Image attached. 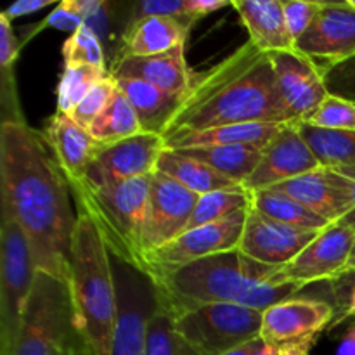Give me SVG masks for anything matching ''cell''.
Wrapping results in <instances>:
<instances>
[{"label":"cell","mask_w":355,"mask_h":355,"mask_svg":"<svg viewBox=\"0 0 355 355\" xmlns=\"http://www.w3.org/2000/svg\"><path fill=\"white\" fill-rule=\"evenodd\" d=\"M69 191L68 179L44 135L26 121H2V215L24 231L37 270L62 281H68L69 246L76 224Z\"/></svg>","instance_id":"cell-1"},{"label":"cell","mask_w":355,"mask_h":355,"mask_svg":"<svg viewBox=\"0 0 355 355\" xmlns=\"http://www.w3.org/2000/svg\"><path fill=\"white\" fill-rule=\"evenodd\" d=\"M243 123H293L281 99L270 55L250 40L194 76L163 139L177 132Z\"/></svg>","instance_id":"cell-2"},{"label":"cell","mask_w":355,"mask_h":355,"mask_svg":"<svg viewBox=\"0 0 355 355\" xmlns=\"http://www.w3.org/2000/svg\"><path fill=\"white\" fill-rule=\"evenodd\" d=\"M281 267H269L239 250L207 257L180 269L149 276L156 297L173 314L210 304H236L266 312L295 298L304 286L279 277Z\"/></svg>","instance_id":"cell-3"},{"label":"cell","mask_w":355,"mask_h":355,"mask_svg":"<svg viewBox=\"0 0 355 355\" xmlns=\"http://www.w3.org/2000/svg\"><path fill=\"white\" fill-rule=\"evenodd\" d=\"M68 284L76 333L96 355H111L118 315L113 263L94 222L76 210L68 259Z\"/></svg>","instance_id":"cell-4"},{"label":"cell","mask_w":355,"mask_h":355,"mask_svg":"<svg viewBox=\"0 0 355 355\" xmlns=\"http://www.w3.org/2000/svg\"><path fill=\"white\" fill-rule=\"evenodd\" d=\"M153 175L121 182L69 184L80 211L87 215L99 231L110 255L118 262L144 272L142 227L148 211Z\"/></svg>","instance_id":"cell-5"},{"label":"cell","mask_w":355,"mask_h":355,"mask_svg":"<svg viewBox=\"0 0 355 355\" xmlns=\"http://www.w3.org/2000/svg\"><path fill=\"white\" fill-rule=\"evenodd\" d=\"M76 333L68 281L37 270L33 290L12 343L0 355H52Z\"/></svg>","instance_id":"cell-6"},{"label":"cell","mask_w":355,"mask_h":355,"mask_svg":"<svg viewBox=\"0 0 355 355\" xmlns=\"http://www.w3.org/2000/svg\"><path fill=\"white\" fill-rule=\"evenodd\" d=\"M262 318L245 305L210 304L175 314V326L198 355H224L260 338Z\"/></svg>","instance_id":"cell-7"},{"label":"cell","mask_w":355,"mask_h":355,"mask_svg":"<svg viewBox=\"0 0 355 355\" xmlns=\"http://www.w3.org/2000/svg\"><path fill=\"white\" fill-rule=\"evenodd\" d=\"M37 266L33 250L16 220L2 215L0 229V350L12 343L28 298L33 290Z\"/></svg>","instance_id":"cell-8"},{"label":"cell","mask_w":355,"mask_h":355,"mask_svg":"<svg viewBox=\"0 0 355 355\" xmlns=\"http://www.w3.org/2000/svg\"><path fill=\"white\" fill-rule=\"evenodd\" d=\"M113 270L118 315L111 355H146V329L156 307L155 284L144 272L118 260H114Z\"/></svg>","instance_id":"cell-9"},{"label":"cell","mask_w":355,"mask_h":355,"mask_svg":"<svg viewBox=\"0 0 355 355\" xmlns=\"http://www.w3.org/2000/svg\"><path fill=\"white\" fill-rule=\"evenodd\" d=\"M248 210L238 211L215 224L191 229L163 248L148 253L144 259V274L155 276L166 270L180 269L207 257L238 250Z\"/></svg>","instance_id":"cell-10"},{"label":"cell","mask_w":355,"mask_h":355,"mask_svg":"<svg viewBox=\"0 0 355 355\" xmlns=\"http://www.w3.org/2000/svg\"><path fill=\"white\" fill-rule=\"evenodd\" d=\"M198 200L200 196L196 193L172 177L158 170L153 173L148 211L141 234L144 259L148 253L163 248L187 231Z\"/></svg>","instance_id":"cell-11"},{"label":"cell","mask_w":355,"mask_h":355,"mask_svg":"<svg viewBox=\"0 0 355 355\" xmlns=\"http://www.w3.org/2000/svg\"><path fill=\"white\" fill-rule=\"evenodd\" d=\"M295 49L328 69L355 58V7L345 2H321V10L307 31L295 42Z\"/></svg>","instance_id":"cell-12"},{"label":"cell","mask_w":355,"mask_h":355,"mask_svg":"<svg viewBox=\"0 0 355 355\" xmlns=\"http://www.w3.org/2000/svg\"><path fill=\"white\" fill-rule=\"evenodd\" d=\"M354 243V229L340 222L329 224L290 263L281 267L279 277L304 288L321 281H336L349 263Z\"/></svg>","instance_id":"cell-13"},{"label":"cell","mask_w":355,"mask_h":355,"mask_svg":"<svg viewBox=\"0 0 355 355\" xmlns=\"http://www.w3.org/2000/svg\"><path fill=\"white\" fill-rule=\"evenodd\" d=\"M165 149L163 135L151 132H141L111 144H99L83 180L103 184L153 175Z\"/></svg>","instance_id":"cell-14"},{"label":"cell","mask_w":355,"mask_h":355,"mask_svg":"<svg viewBox=\"0 0 355 355\" xmlns=\"http://www.w3.org/2000/svg\"><path fill=\"white\" fill-rule=\"evenodd\" d=\"M269 55L284 107L291 121L300 123L329 96L324 75L311 58L297 49Z\"/></svg>","instance_id":"cell-15"},{"label":"cell","mask_w":355,"mask_h":355,"mask_svg":"<svg viewBox=\"0 0 355 355\" xmlns=\"http://www.w3.org/2000/svg\"><path fill=\"white\" fill-rule=\"evenodd\" d=\"M335 319V305L331 302L288 298L263 312L260 338L276 347L319 338Z\"/></svg>","instance_id":"cell-16"},{"label":"cell","mask_w":355,"mask_h":355,"mask_svg":"<svg viewBox=\"0 0 355 355\" xmlns=\"http://www.w3.org/2000/svg\"><path fill=\"white\" fill-rule=\"evenodd\" d=\"M319 232L281 224V222L259 214L255 208H250L238 250L243 255L262 263V266L284 267Z\"/></svg>","instance_id":"cell-17"},{"label":"cell","mask_w":355,"mask_h":355,"mask_svg":"<svg viewBox=\"0 0 355 355\" xmlns=\"http://www.w3.org/2000/svg\"><path fill=\"white\" fill-rule=\"evenodd\" d=\"M319 166L321 165L318 158L302 137L297 123H286L263 148L259 166L243 187L250 193L269 189L277 184L312 172Z\"/></svg>","instance_id":"cell-18"},{"label":"cell","mask_w":355,"mask_h":355,"mask_svg":"<svg viewBox=\"0 0 355 355\" xmlns=\"http://www.w3.org/2000/svg\"><path fill=\"white\" fill-rule=\"evenodd\" d=\"M274 189L300 201L329 224L347 217L354 205L350 180L338 170L326 166H319L297 179L277 184Z\"/></svg>","instance_id":"cell-19"},{"label":"cell","mask_w":355,"mask_h":355,"mask_svg":"<svg viewBox=\"0 0 355 355\" xmlns=\"http://www.w3.org/2000/svg\"><path fill=\"white\" fill-rule=\"evenodd\" d=\"M114 80H139L184 97L193 87L194 73L186 61V44L144 58H116L110 68Z\"/></svg>","instance_id":"cell-20"},{"label":"cell","mask_w":355,"mask_h":355,"mask_svg":"<svg viewBox=\"0 0 355 355\" xmlns=\"http://www.w3.org/2000/svg\"><path fill=\"white\" fill-rule=\"evenodd\" d=\"M44 137L68 182H82L87 175V170L92 165L99 146L94 141L90 132L80 127L69 114L55 111L49 118Z\"/></svg>","instance_id":"cell-21"},{"label":"cell","mask_w":355,"mask_h":355,"mask_svg":"<svg viewBox=\"0 0 355 355\" xmlns=\"http://www.w3.org/2000/svg\"><path fill=\"white\" fill-rule=\"evenodd\" d=\"M231 7L248 31L250 42L260 51L272 54L295 49L284 19L283 0H232Z\"/></svg>","instance_id":"cell-22"},{"label":"cell","mask_w":355,"mask_h":355,"mask_svg":"<svg viewBox=\"0 0 355 355\" xmlns=\"http://www.w3.org/2000/svg\"><path fill=\"white\" fill-rule=\"evenodd\" d=\"M191 28L175 17H142L127 24L116 58H144L172 51L186 44Z\"/></svg>","instance_id":"cell-23"},{"label":"cell","mask_w":355,"mask_h":355,"mask_svg":"<svg viewBox=\"0 0 355 355\" xmlns=\"http://www.w3.org/2000/svg\"><path fill=\"white\" fill-rule=\"evenodd\" d=\"M283 125L286 123H243L205 128V130L177 132V134L165 137V146L166 149H175V151L205 148V146H266L281 130Z\"/></svg>","instance_id":"cell-24"},{"label":"cell","mask_w":355,"mask_h":355,"mask_svg":"<svg viewBox=\"0 0 355 355\" xmlns=\"http://www.w3.org/2000/svg\"><path fill=\"white\" fill-rule=\"evenodd\" d=\"M116 85L130 101L141 121L142 132L151 134H165L166 125L170 123L184 99L139 80H116Z\"/></svg>","instance_id":"cell-25"},{"label":"cell","mask_w":355,"mask_h":355,"mask_svg":"<svg viewBox=\"0 0 355 355\" xmlns=\"http://www.w3.org/2000/svg\"><path fill=\"white\" fill-rule=\"evenodd\" d=\"M266 146H205V148L182 149L180 153H184V155L191 156L194 159H200L205 165L211 166L220 175L231 179L232 182L245 186L246 180L252 177V173L259 166Z\"/></svg>","instance_id":"cell-26"},{"label":"cell","mask_w":355,"mask_h":355,"mask_svg":"<svg viewBox=\"0 0 355 355\" xmlns=\"http://www.w3.org/2000/svg\"><path fill=\"white\" fill-rule=\"evenodd\" d=\"M156 170L172 177L173 180L196 193L198 196L241 186V184L232 182L231 179L215 172L211 166L205 165L200 159H194L184 153L173 151V149H165L162 153Z\"/></svg>","instance_id":"cell-27"},{"label":"cell","mask_w":355,"mask_h":355,"mask_svg":"<svg viewBox=\"0 0 355 355\" xmlns=\"http://www.w3.org/2000/svg\"><path fill=\"white\" fill-rule=\"evenodd\" d=\"M252 208L259 214L281 222V224L291 225V227L305 229V231H322L329 225L324 218L319 217L312 210H309L300 201L293 200L288 194L269 187V189L253 191L252 193Z\"/></svg>","instance_id":"cell-28"},{"label":"cell","mask_w":355,"mask_h":355,"mask_svg":"<svg viewBox=\"0 0 355 355\" xmlns=\"http://www.w3.org/2000/svg\"><path fill=\"white\" fill-rule=\"evenodd\" d=\"M297 127L319 165L326 168L355 166V130H328L305 121L297 123Z\"/></svg>","instance_id":"cell-29"},{"label":"cell","mask_w":355,"mask_h":355,"mask_svg":"<svg viewBox=\"0 0 355 355\" xmlns=\"http://www.w3.org/2000/svg\"><path fill=\"white\" fill-rule=\"evenodd\" d=\"M89 132L97 144H111L142 132L141 121L130 101L118 89V85L103 113L90 125Z\"/></svg>","instance_id":"cell-30"},{"label":"cell","mask_w":355,"mask_h":355,"mask_svg":"<svg viewBox=\"0 0 355 355\" xmlns=\"http://www.w3.org/2000/svg\"><path fill=\"white\" fill-rule=\"evenodd\" d=\"M146 355H198L177 331L175 314L158 297L146 329Z\"/></svg>","instance_id":"cell-31"},{"label":"cell","mask_w":355,"mask_h":355,"mask_svg":"<svg viewBox=\"0 0 355 355\" xmlns=\"http://www.w3.org/2000/svg\"><path fill=\"white\" fill-rule=\"evenodd\" d=\"M248 208H252V193L243 186L203 194L198 200L187 231L201 227V225L215 224V222L224 220V218L241 210H248Z\"/></svg>","instance_id":"cell-32"},{"label":"cell","mask_w":355,"mask_h":355,"mask_svg":"<svg viewBox=\"0 0 355 355\" xmlns=\"http://www.w3.org/2000/svg\"><path fill=\"white\" fill-rule=\"evenodd\" d=\"M110 76L107 68H96V66H64L61 80L58 85V111L69 114L83 97Z\"/></svg>","instance_id":"cell-33"},{"label":"cell","mask_w":355,"mask_h":355,"mask_svg":"<svg viewBox=\"0 0 355 355\" xmlns=\"http://www.w3.org/2000/svg\"><path fill=\"white\" fill-rule=\"evenodd\" d=\"M62 61L64 66H96L106 68L103 42L99 35L89 24H82L75 33L66 38L62 45Z\"/></svg>","instance_id":"cell-34"},{"label":"cell","mask_w":355,"mask_h":355,"mask_svg":"<svg viewBox=\"0 0 355 355\" xmlns=\"http://www.w3.org/2000/svg\"><path fill=\"white\" fill-rule=\"evenodd\" d=\"M304 121L328 130H355V103L329 94Z\"/></svg>","instance_id":"cell-35"},{"label":"cell","mask_w":355,"mask_h":355,"mask_svg":"<svg viewBox=\"0 0 355 355\" xmlns=\"http://www.w3.org/2000/svg\"><path fill=\"white\" fill-rule=\"evenodd\" d=\"M114 90H116V80L113 76H106L101 83H97L85 97H83L82 103L75 107V110L69 113V116L80 125V127L87 128L89 130L90 125L94 123L97 116L104 111V107L107 106V103L113 97Z\"/></svg>","instance_id":"cell-36"},{"label":"cell","mask_w":355,"mask_h":355,"mask_svg":"<svg viewBox=\"0 0 355 355\" xmlns=\"http://www.w3.org/2000/svg\"><path fill=\"white\" fill-rule=\"evenodd\" d=\"M284 19L291 38L295 42L311 28L314 19L321 10V2L312 0H283Z\"/></svg>","instance_id":"cell-37"},{"label":"cell","mask_w":355,"mask_h":355,"mask_svg":"<svg viewBox=\"0 0 355 355\" xmlns=\"http://www.w3.org/2000/svg\"><path fill=\"white\" fill-rule=\"evenodd\" d=\"M149 16L175 17L189 26H194V21L187 14V0H144V2L134 3L128 24Z\"/></svg>","instance_id":"cell-38"},{"label":"cell","mask_w":355,"mask_h":355,"mask_svg":"<svg viewBox=\"0 0 355 355\" xmlns=\"http://www.w3.org/2000/svg\"><path fill=\"white\" fill-rule=\"evenodd\" d=\"M324 80L329 94L355 103V58L328 69L324 73Z\"/></svg>","instance_id":"cell-39"},{"label":"cell","mask_w":355,"mask_h":355,"mask_svg":"<svg viewBox=\"0 0 355 355\" xmlns=\"http://www.w3.org/2000/svg\"><path fill=\"white\" fill-rule=\"evenodd\" d=\"M45 26L55 28L61 31H69V35L75 33L82 24H85V17L80 12L76 0H62L54 7L51 14L45 17Z\"/></svg>","instance_id":"cell-40"},{"label":"cell","mask_w":355,"mask_h":355,"mask_svg":"<svg viewBox=\"0 0 355 355\" xmlns=\"http://www.w3.org/2000/svg\"><path fill=\"white\" fill-rule=\"evenodd\" d=\"M17 54H19V44L14 35L12 24L0 12V66H2V73L12 71Z\"/></svg>","instance_id":"cell-41"},{"label":"cell","mask_w":355,"mask_h":355,"mask_svg":"<svg viewBox=\"0 0 355 355\" xmlns=\"http://www.w3.org/2000/svg\"><path fill=\"white\" fill-rule=\"evenodd\" d=\"M54 0H19V2L12 3L9 9L3 10V16L7 17L9 21L16 19V17L26 16V14H33L37 10L45 9V7L54 6Z\"/></svg>","instance_id":"cell-42"},{"label":"cell","mask_w":355,"mask_h":355,"mask_svg":"<svg viewBox=\"0 0 355 355\" xmlns=\"http://www.w3.org/2000/svg\"><path fill=\"white\" fill-rule=\"evenodd\" d=\"M227 6H231V2H225V0H187V14L196 23L201 17L214 14L215 10L224 9Z\"/></svg>","instance_id":"cell-43"},{"label":"cell","mask_w":355,"mask_h":355,"mask_svg":"<svg viewBox=\"0 0 355 355\" xmlns=\"http://www.w3.org/2000/svg\"><path fill=\"white\" fill-rule=\"evenodd\" d=\"M338 170L340 173H343V175L347 177V179L350 180V186H352V210H350V214L347 215V217H343L342 220H340V224L347 225V227L354 229L355 231V166H345V168H335Z\"/></svg>","instance_id":"cell-44"},{"label":"cell","mask_w":355,"mask_h":355,"mask_svg":"<svg viewBox=\"0 0 355 355\" xmlns=\"http://www.w3.org/2000/svg\"><path fill=\"white\" fill-rule=\"evenodd\" d=\"M318 338L304 340V342H295L286 343V345L279 347V355H309L311 354L312 347L315 345Z\"/></svg>","instance_id":"cell-45"},{"label":"cell","mask_w":355,"mask_h":355,"mask_svg":"<svg viewBox=\"0 0 355 355\" xmlns=\"http://www.w3.org/2000/svg\"><path fill=\"white\" fill-rule=\"evenodd\" d=\"M336 355H355V324L350 326L345 335H343Z\"/></svg>","instance_id":"cell-46"},{"label":"cell","mask_w":355,"mask_h":355,"mask_svg":"<svg viewBox=\"0 0 355 355\" xmlns=\"http://www.w3.org/2000/svg\"><path fill=\"white\" fill-rule=\"evenodd\" d=\"M68 355H96L90 350V347L87 345L82 340V336L78 333H75V336L71 338L68 345Z\"/></svg>","instance_id":"cell-47"},{"label":"cell","mask_w":355,"mask_h":355,"mask_svg":"<svg viewBox=\"0 0 355 355\" xmlns=\"http://www.w3.org/2000/svg\"><path fill=\"white\" fill-rule=\"evenodd\" d=\"M263 345H266V342H263L262 338H257V340H253V342L238 347V349L231 350V352H227L224 355H257Z\"/></svg>","instance_id":"cell-48"},{"label":"cell","mask_w":355,"mask_h":355,"mask_svg":"<svg viewBox=\"0 0 355 355\" xmlns=\"http://www.w3.org/2000/svg\"><path fill=\"white\" fill-rule=\"evenodd\" d=\"M354 318H355V283H354L352 290H350L349 297H347V304H345V309H343L342 318H340L335 324L345 321V319H354Z\"/></svg>","instance_id":"cell-49"},{"label":"cell","mask_w":355,"mask_h":355,"mask_svg":"<svg viewBox=\"0 0 355 355\" xmlns=\"http://www.w3.org/2000/svg\"><path fill=\"white\" fill-rule=\"evenodd\" d=\"M352 274H355V243H354V248H352V253H350V259H349V263H347L345 270L342 272V276L338 277L336 281H342L345 279V277L352 276Z\"/></svg>","instance_id":"cell-50"},{"label":"cell","mask_w":355,"mask_h":355,"mask_svg":"<svg viewBox=\"0 0 355 355\" xmlns=\"http://www.w3.org/2000/svg\"><path fill=\"white\" fill-rule=\"evenodd\" d=\"M257 355H279V347L270 345V343H266V345H263L262 349L259 350V354H257Z\"/></svg>","instance_id":"cell-51"},{"label":"cell","mask_w":355,"mask_h":355,"mask_svg":"<svg viewBox=\"0 0 355 355\" xmlns=\"http://www.w3.org/2000/svg\"><path fill=\"white\" fill-rule=\"evenodd\" d=\"M68 345H69V343H68ZM52 355H68V347H64V349H61V350H55V352Z\"/></svg>","instance_id":"cell-52"},{"label":"cell","mask_w":355,"mask_h":355,"mask_svg":"<svg viewBox=\"0 0 355 355\" xmlns=\"http://www.w3.org/2000/svg\"><path fill=\"white\" fill-rule=\"evenodd\" d=\"M350 3H352V7H355V0H349Z\"/></svg>","instance_id":"cell-53"}]
</instances>
